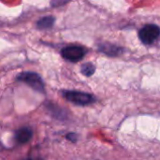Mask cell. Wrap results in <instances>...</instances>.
Here are the masks:
<instances>
[{"label": "cell", "mask_w": 160, "mask_h": 160, "mask_svg": "<svg viewBox=\"0 0 160 160\" xmlns=\"http://www.w3.org/2000/svg\"><path fill=\"white\" fill-rule=\"evenodd\" d=\"M18 81H21L24 83H26L27 85H29L32 89H34L35 91L38 92V93H44V89H45V85L43 82V80L41 79V77L36 73V72H31V71H25V72H22L18 75L17 77Z\"/></svg>", "instance_id": "6da1fadb"}, {"label": "cell", "mask_w": 160, "mask_h": 160, "mask_svg": "<svg viewBox=\"0 0 160 160\" xmlns=\"http://www.w3.org/2000/svg\"><path fill=\"white\" fill-rule=\"evenodd\" d=\"M63 96L68 101L79 106H86L95 101V98L92 95L79 91H65Z\"/></svg>", "instance_id": "7a4b0ae2"}, {"label": "cell", "mask_w": 160, "mask_h": 160, "mask_svg": "<svg viewBox=\"0 0 160 160\" xmlns=\"http://www.w3.org/2000/svg\"><path fill=\"white\" fill-rule=\"evenodd\" d=\"M160 36V27L156 24H146L139 32V38L143 44H153Z\"/></svg>", "instance_id": "3957f363"}, {"label": "cell", "mask_w": 160, "mask_h": 160, "mask_svg": "<svg viewBox=\"0 0 160 160\" xmlns=\"http://www.w3.org/2000/svg\"><path fill=\"white\" fill-rule=\"evenodd\" d=\"M61 53H62V56L69 61V62H79L80 60H82L86 52H85V49L82 48V46H77V45H70V46H67L65 48L62 49L61 51Z\"/></svg>", "instance_id": "277c9868"}, {"label": "cell", "mask_w": 160, "mask_h": 160, "mask_svg": "<svg viewBox=\"0 0 160 160\" xmlns=\"http://www.w3.org/2000/svg\"><path fill=\"white\" fill-rule=\"evenodd\" d=\"M33 130L30 128H22L15 132V139L19 143H26L32 138Z\"/></svg>", "instance_id": "5b68a950"}, {"label": "cell", "mask_w": 160, "mask_h": 160, "mask_svg": "<svg viewBox=\"0 0 160 160\" xmlns=\"http://www.w3.org/2000/svg\"><path fill=\"white\" fill-rule=\"evenodd\" d=\"M98 50L107 54V55H110V56H116L118 55L119 53L122 52L123 49L118 47V46H115V45H112V44H109V43H103V44H100L99 47H98Z\"/></svg>", "instance_id": "8992f818"}, {"label": "cell", "mask_w": 160, "mask_h": 160, "mask_svg": "<svg viewBox=\"0 0 160 160\" xmlns=\"http://www.w3.org/2000/svg\"><path fill=\"white\" fill-rule=\"evenodd\" d=\"M55 22V18L52 16H45L37 22V27L38 29H48L51 28Z\"/></svg>", "instance_id": "52a82bcc"}, {"label": "cell", "mask_w": 160, "mask_h": 160, "mask_svg": "<svg viewBox=\"0 0 160 160\" xmlns=\"http://www.w3.org/2000/svg\"><path fill=\"white\" fill-rule=\"evenodd\" d=\"M96 68H95V66L92 64V63H85L82 66V68H81V71L82 73L84 75V76H91L94 74Z\"/></svg>", "instance_id": "ba28073f"}, {"label": "cell", "mask_w": 160, "mask_h": 160, "mask_svg": "<svg viewBox=\"0 0 160 160\" xmlns=\"http://www.w3.org/2000/svg\"><path fill=\"white\" fill-rule=\"evenodd\" d=\"M67 139L71 141L72 142H75L77 141V135L74 134V133H69V134L67 135Z\"/></svg>", "instance_id": "9c48e42d"}, {"label": "cell", "mask_w": 160, "mask_h": 160, "mask_svg": "<svg viewBox=\"0 0 160 160\" xmlns=\"http://www.w3.org/2000/svg\"><path fill=\"white\" fill-rule=\"evenodd\" d=\"M67 3V1H63V2H61V1H58V2H52L51 3V5L52 6H53V7H56V6H61V5H64V4H66Z\"/></svg>", "instance_id": "30bf717a"}, {"label": "cell", "mask_w": 160, "mask_h": 160, "mask_svg": "<svg viewBox=\"0 0 160 160\" xmlns=\"http://www.w3.org/2000/svg\"><path fill=\"white\" fill-rule=\"evenodd\" d=\"M26 160H31V159H26Z\"/></svg>", "instance_id": "8fae6325"}]
</instances>
